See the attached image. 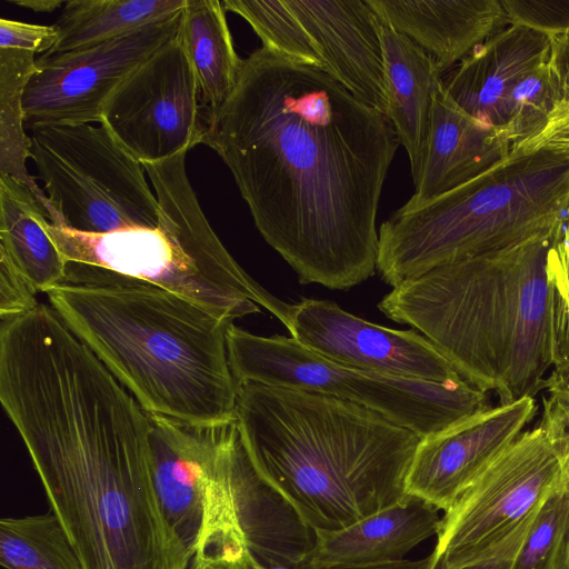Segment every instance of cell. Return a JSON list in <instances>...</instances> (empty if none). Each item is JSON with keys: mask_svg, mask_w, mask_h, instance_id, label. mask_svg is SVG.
<instances>
[{"mask_svg": "<svg viewBox=\"0 0 569 569\" xmlns=\"http://www.w3.org/2000/svg\"><path fill=\"white\" fill-rule=\"evenodd\" d=\"M546 273L569 312V209L548 249Z\"/></svg>", "mask_w": 569, "mask_h": 569, "instance_id": "cell-35", "label": "cell"}, {"mask_svg": "<svg viewBox=\"0 0 569 569\" xmlns=\"http://www.w3.org/2000/svg\"><path fill=\"white\" fill-rule=\"evenodd\" d=\"M243 569H248V568H243Z\"/></svg>", "mask_w": 569, "mask_h": 569, "instance_id": "cell-44", "label": "cell"}, {"mask_svg": "<svg viewBox=\"0 0 569 569\" xmlns=\"http://www.w3.org/2000/svg\"><path fill=\"white\" fill-rule=\"evenodd\" d=\"M286 328L300 345L342 366L438 383L463 379L423 335L371 323L329 300L291 305Z\"/></svg>", "mask_w": 569, "mask_h": 569, "instance_id": "cell-13", "label": "cell"}, {"mask_svg": "<svg viewBox=\"0 0 569 569\" xmlns=\"http://www.w3.org/2000/svg\"><path fill=\"white\" fill-rule=\"evenodd\" d=\"M30 139L51 224L84 233L158 226L143 164L103 123L39 126Z\"/></svg>", "mask_w": 569, "mask_h": 569, "instance_id": "cell-9", "label": "cell"}, {"mask_svg": "<svg viewBox=\"0 0 569 569\" xmlns=\"http://www.w3.org/2000/svg\"><path fill=\"white\" fill-rule=\"evenodd\" d=\"M511 23L547 34L569 32V0H502Z\"/></svg>", "mask_w": 569, "mask_h": 569, "instance_id": "cell-31", "label": "cell"}, {"mask_svg": "<svg viewBox=\"0 0 569 569\" xmlns=\"http://www.w3.org/2000/svg\"><path fill=\"white\" fill-rule=\"evenodd\" d=\"M182 13L74 51L40 54L23 93L24 127L101 123L118 86L178 36Z\"/></svg>", "mask_w": 569, "mask_h": 569, "instance_id": "cell-12", "label": "cell"}, {"mask_svg": "<svg viewBox=\"0 0 569 569\" xmlns=\"http://www.w3.org/2000/svg\"><path fill=\"white\" fill-rule=\"evenodd\" d=\"M569 528V478L543 503L510 569H552Z\"/></svg>", "mask_w": 569, "mask_h": 569, "instance_id": "cell-30", "label": "cell"}, {"mask_svg": "<svg viewBox=\"0 0 569 569\" xmlns=\"http://www.w3.org/2000/svg\"><path fill=\"white\" fill-rule=\"evenodd\" d=\"M226 11L242 17L264 48L296 62L325 71V62L310 36L284 0H224Z\"/></svg>", "mask_w": 569, "mask_h": 569, "instance_id": "cell-28", "label": "cell"}, {"mask_svg": "<svg viewBox=\"0 0 569 569\" xmlns=\"http://www.w3.org/2000/svg\"><path fill=\"white\" fill-rule=\"evenodd\" d=\"M547 62L528 73L510 94L507 121L502 132L511 143V148L538 133L559 102L557 88Z\"/></svg>", "mask_w": 569, "mask_h": 569, "instance_id": "cell-29", "label": "cell"}, {"mask_svg": "<svg viewBox=\"0 0 569 569\" xmlns=\"http://www.w3.org/2000/svg\"><path fill=\"white\" fill-rule=\"evenodd\" d=\"M550 151L569 156V102H558L545 127L530 139L511 148L510 154Z\"/></svg>", "mask_w": 569, "mask_h": 569, "instance_id": "cell-33", "label": "cell"}, {"mask_svg": "<svg viewBox=\"0 0 569 569\" xmlns=\"http://www.w3.org/2000/svg\"><path fill=\"white\" fill-rule=\"evenodd\" d=\"M188 0H71L53 24L54 46L43 54H61L121 36L184 9Z\"/></svg>", "mask_w": 569, "mask_h": 569, "instance_id": "cell-25", "label": "cell"}, {"mask_svg": "<svg viewBox=\"0 0 569 569\" xmlns=\"http://www.w3.org/2000/svg\"><path fill=\"white\" fill-rule=\"evenodd\" d=\"M10 2L36 12H52L64 4L61 0H10Z\"/></svg>", "mask_w": 569, "mask_h": 569, "instance_id": "cell-41", "label": "cell"}, {"mask_svg": "<svg viewBox=\"0 0 569 569\" xmlns=\"http://www.w3.org/2000/svg\"><path fill=\"white\" fill-rule=\"evenodd\" d=\"M219 465L229 519L252 569H297L313 547L315 531L259 472L237 418L223 423Z\"/></svg>", "mask_w": 569, "mask_h": 569, "instance_id": "cell-14", "label": "cell"}, {"mask_svg": "<svg viewBox=\"0 0 569 569\" xmlns=\"http://www.w3.org/2000/svg\"><path fill=\"white\" fill-rule=\"evenodd\" d=\"M377 17L385 63L386 117L407 151L416 181L427 152L441 71L427 52Z\"/></svg>", "mask_w": 569, "mask_h": 569, "instance_id": "cell-22", "label": "cell"}, {"mask_svg": "<svg viewBox=\"0 0 569 569\" xmlns=\"http://www.w3.org/2000/svg\"><path fill=\"white\" fill-rule=\"evenodd\" d=\"M247 568L222 556L202 555L196 556L189 569H242ZM249 569V568H248Z\"/></svg>", "mask_w": 569, "mask_h": 569, "instance_id": "cell-40", "label": "cell"}, {"mask_svg": "<svg viewBox=\"0 0 569 569\" xmlns=\"http://www.w3.org/2000/svg\"><path fill=\"white\" fill-rule=\"evenodd\" d=\"M313 41L325 72L386 116L383 52L368 0H284Z\"/></svg>", "mask_w": 569, "mask_h": 569, "instance_id": "cell-17", "label": "cell"}, {"mask_svg": "<svg viewBox=\"0 0 569 569\" xmlns=\"http://www.w3.org/2000/svg\"><path fill=\"white\" fill-rule=\"evenodd\" d=\"M36 52L0 48V173L27 186L47 212L43 189L27 170L31 139L24 131L23 93L36 72Z\"/></svg>", "mask_w": 569, "mask_h": 569, "instance_id": "cell-26", "label": "cell"}, {"mask_svg": "<svg viewBox=\"0 0 569 569\" xmlns=\"http://www.w3.org/2000/svg\"><path fill=\"white\" fill-rule=\"evenodd\" d=\"M510 150L503 132L465 112L442 81L433 97L423 166L403 207H417L469 182L507 159Z\"/></svg>", "mask_w": 569, "mask_h": 569, "instance_id": "cell-19", "label": "cell"}, {"mask_svg": "<svg viewBox=\"0 0 569 569\" xmlns=\"http://www.w3.org/2000/svg\"><path fill=\"white\" fill-rule=\"evenodd\" d=\"M556 232L435 268L392 288L378 308L419 330L499 405L533 397L569 357V312L546 273Z\"/></svg>", "mask_w": 569, "mask_h": 569, "instance_id": "cell-3", "label": "cell"}, {"mask_svg": "<svg viewBox=\"0 0 569 569\" xmlns=\"http://www.w3.org/2000/svg\"><path fill=\"white\" fill-rule=\"evenodd\" d=\"M549 395L569 400V357L553 367L543 382Z\"/></svg>", "mask_w": 569, "mask_h": 569, "instance_id": "cell-39", "label": "cell"}, {"mask_svg": "<svg viewBox=\"0 0 569 569\" xmlns=\"http://www.w3.org/2000/svg\"><path fill=\"white\" fill-rule=\"evenodd\" d=\"M539 426L562 457L569 473V400L555 395L543 398V413Z\"/></svg>", "mask_w": 569, "mask_h": 569, "instance_id": "cell-36", "label": "cell"}, {"mask_svg": "<svg viewBox=\"0 0 569 569\" xmlns=\"http://www.w3.org/2000/svg\"><path fill=\"white\" fill-rule=\"evenodd\" d=\"M204 144L300 283L342 290L375 274L379 200L400 144L385 114L323 70L261 47Z\"/></svg>", "mask_w": 569, "mask_h": 569, "instance_id": "cell-1", "label": "cell"}, {"mask_svg": "<svg viewBox=\"0 0 569 569\" xmlns=\"http://www.w3.org/2000/svg\"><path fill=\"white\" fill-rule=\"evenodd\" d=\"M368 3L397 32L427 52L441 72L511 24L498 0H368Z\"/></svg>", "mask_w": 569, "mask_h": 569, "instance_id": "cell-20", "label": "cell"}, {"mask_svg": "<svg viewBox=\"0 0 569 569\" xmlns=\"http://www.w3.org/2000/svg\"><path fill=\"white\" fill-rule=\"evenodd\" d=\"M568 478L540 426L521 432L445 511L433 569L513 559L543 503Z\"/></svg>", "mask_w": 569, "mask_h": 569, "instance_id": "cell-10", "label": "cell"}, {"mask_svg": "<svg viewBox=\"0 0 569 569\" xmlns=\"http://www.w3.org/2000/svg\"><path fill=\"white\" fill-rule=\"evenodd\" d=\"M0 563L6 569H84L51 510L0 520Z\"/></svg>", "mask_w": 569, "mask_h": 569, "instance_id": "cell-27", "label": "cell"}, {"mask_svg": "<svg viewBox=\"0 0 569 569\" xmlns=\"http://www.w3.org/2000/svg\"><path fill=\"white\" fill-rule=\"evenodd\" d=\"M156 495L170 529L193 559L213 508L221 423L148 413Z\"/></svg>", "mask_w": 569, "mask_h": 569, "instance_id": "cell-16", "label": "cell"}, {"mask_svg": "<svg viewBox=\"0 0 569 569\" xmlns=\"http://www.w3.org/2000/svg\"><path fill=\"white\" fill-rule=\"evenodd\" d=\"M533 397L480 410L420 440L407 479V495L447 511L537 412Z\"/></svg>", "mask_w": 569, "mask_h": 569, "instance_id": "cell-15", "label": "cell"}, {"mask_svg": "<svg viewBox=\"0 0 569 569\" xmlns=\"http://www.w3.org/2000/svg\"><path fill=\"white\" fill-rule=\"evenodd\" d=\"M548 67L555 81L559 102H569V32L549 34Z\"/></svg>", "mask_w": 569, "mask_h": 569, "instance_id": "cell-37", "label": "cell"}, {"mask_svg": "<svg viewBox=\"0 0 569 569\" xmlns=\"http://www.w3.org/2000/svg\"><path fill=\"white\" fill-rule=\"evenodd\" d=\"M50 307L140 407L191 423L236 419L232 321L150 282L67 262Z\"/></svg>", "mask_w": 569, "mask_h": 569, "instance_id": "cell-4", "label": "cell"}, {"mask_svg": "<svg viewBox=\"0 0 569 569\" xmlns=\"http://www.w3.org/2000/svg\"><path fill=\"white\" fill-rule=\"evenodd\" d=\"M57 39L58 31L54 26L0 19V48L22 49L43 54L54 46Z\"/></svg>", "mask_w": 569, "mask_h": 569, "instance_id": "cell-34", "label": "cell"}, {"mask_svg": "<svg viewBox=\"0 0 569 569\" xmlns=\"http://www.w3.org/2000/svg\"><path fill=\"white\" fill-rule=\"evenodd\" d=\"M186 156L143 164L159 203L157 227L84 233L47 219L49 237L66 262L150 282L232 322L264 308L287 327L291 305L257 283L224 248L190 184Z\"/></svg>", "mask_w": 569, "mask_h": 569, "instance_id": "cell-7", "label": "cell"}, {"mask_svg": "<svg viewBox=\"0 0 569 569\" xmlns=\"http://www.w3.org/2000/svg\"><path fill=\"white\" fill-rule=\"evenodd\" d=\"M101 123L142 164L206 143L210 121L179 33L118 86Z\"/></svg>", "mask_w": 569, "mask_h": 569, "instance_id": "cell-11", "label": "cell"}, {"mask_svg": "<svg viewBox=\"0 0 569 569\" xmlns=\"http://www.w3.org/2000/svg\"><path fill=\"white\" fill-rule=\"evenodd\" d=\"M512 559H499L485 563H480L466 569H510Z\"/></svg>", "mask_w": 569, "mask_h": 569, "instance_id": "cell-43", "label": "cell"}, {"mask_svg": "<svg viewBox=\"0 0 569 569\" xmlns=\"http://www.w3.org/2000/svg\"><path fill=\"white\" fill-rule=\"evenodd\" d=\"M47 217L32 191L0 173V250L9 254L37 292L63 282V257L46 230Z\"/></svg>", "mask_w": 569, "mask_h": 569, "instance_id": "cell-24", "label": "cell"}, {"mask_svg": "<svg viewBox=\"0 0 569 569\" xmlns=\"http://www.w3.org/2000/svg\"><path fill=\"white\" fill-rule=\"evenodd\" d=\"M297 569H433L432 555L419 560H407L379 563V565H331V566H319L308 567L299 566Z\"/></svg>", "mask_w": 569, "mask_h": 569, "instance_id": "cell-38", "label": "cell"}, {"mask_svg": "<svg viewBox=\"0 0 569 569\" xmlns=\"http://www.w3.org/2000/svg\"><path fill=\"white\" fill-rule=\"evenodd\" d=\"M438 509L407 496L400 502L337 531H315L300 566L379 565L401 561L418 543L438 533Z\"/></svg>", "mask_w": 569, "mask_h": 569, "instance_id": "cell-21", "label": "cell"}, {"mask_svg": "<svg viewBox=\"0 0 569 569\" xmlns=\"http://www.w3.org/2000/svg\"><path fill=\"white\" fill-rule=\"evenodd\" d=\"M179 39L191 63L211 127L233 92L243 64L233 47L223 3L188 0Z\"/></svg>", "mask_w": 569, "mask_h": 569, "instance_id": "cell-23", "label": "cell"}, {"mask_svg": "<svg viewBox=\"0 0 569 569\" xmlns=\"http://www.w3.org/2000/svg\"><path fill=\"white\" fill-rule=\"evenodd\" d=\"M552 569H569V528L563 537Z\"/></svg>", "mask_w": 569, "mask_h": 569, "instance_id": "cell-42", "label": "cell"}, {"mask_svg": "<svg viewBox=\"0 0 569 569\" xmlns=\"http://www.w3.org/2000/svg\"><path fill=\"white\" fill-rule=\"evenodd\" d=\"M37 290L7 252L0 250V318L13 319L34 307Z\"/></svg>", "mask_w": 569, "mask_h": 569, "instance_id": "cell-32", "label": "cell"}, {"mask_svg": "<svg viewBox=\"0 0 569 569\" xmlns=\"http://www.w3.org/2000/svg\"><path fill=\"white\" fill-rule=\"evenodd\" d=\"M549 52V34L511 23L465 58L445 89L469 116L502 131L512 90Z\"/></svg>", "mask_w": 569, "mask_h": 569, "instance_id": "cell-18", "label": "cell"}, {"mask_svg": "<svg viewBox=\"0 0 569 569\" xmlns=\"http://www.w3.org/2000/svg\"><path fill=\"white\" fill-rule=\"evenodd\" d=\"M569 209V156L509 154L469 182L400 207L378 231L377 271L392 288L435 268L553 233Z\"/></svg>", "mask_w": 569, "mask_h": 569, "instance_id": "cell-6", "label": "cell"}, {"mask_svg": "<svg viewBox=\"0 0 569 569\" xmlns=\"http://www.w3.org/2000/svg\"><path fill=\"white\" fill-rule=\"evenodd\" d=\"M236 418L259 472L313 531L341 530L408 496L421 438L369 408L242 382Z\"/></svg>", "mask_w": 569, "mask_h": 569, "instance_id": "cell-5", "label": "cell"}, {"mask_svg": "<svg viewBox=\"0 0 569 569\" xmlns=\"http://www.w3.org/2000/svg\"><path fill=\"white\" fill-rule=\"evenodd\" d=\"M0 400L84 569H189L156 495L148 413L51 307L1 327Z\"/></svg>", "mask_w": 569, "mask_h": 569, "instance_id": "cell-2", "label": "cell"}, {"mask_svg": "<svg viewBox=\"0 0 569 569\" xmlns=\"http://www.w3.org/2000/svg\"><path fill=\"white\" fill-rule=\"evenodd\" d=\"M227 346L237 383L280 386L350 401L421 439L489 407L487 392L465 379L438 383L368 372L330 361L291 336L262 337L232 322Z\"/></svg>", "mask_w": 569, "mask_h": 569, "instance_id": "cell-8", "label": "cell"}]
</instances>
